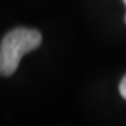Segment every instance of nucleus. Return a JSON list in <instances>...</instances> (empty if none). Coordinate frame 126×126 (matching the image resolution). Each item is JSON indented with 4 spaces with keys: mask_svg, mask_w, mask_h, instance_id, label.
I'll use <instances>...</instances> for the list:
<instances>
[{
    "mask_svg": "<svg viewBox=\"0 0 126 126\" xmlns=\"http://www.w3.org/2000/svg\"><path fill=\"white\" fill-rule=\"evenodd\" d=\"M119 93H121V95L126 99V76L122 79L121 84H119Z\"/></svg>",
    "mask_w": 126,
    "mask_h": 126,
    "instance_id": "2",
    "label": "nucleus"
},
{
    "mask_svg": "<svg viewBox=\"0 0 126 126\" xmlns=\"http://www.w3.org/2000/svg\"><path fill=\"white\" fill-rule=\"evenodd\" d=\"M42 35L31 28H14L7 32L0 44V74L11 76L25 53L41 45Z\"/></svg>",
    "mask_w": 126,
    "mask_h": 126,
    "instance_id": "1",
    "label": "nucleus"
},
{
    "mask_svg": "<svg viewBox=\"0 0 126 126\" xmlns=\"http://www.w3.org/2000/svg\"><path fill=\"white\" fill-rule=\"evenodd\" d=\"M123 1H125V4H126V0H123Z\"/></svg>",
    "mask_w": 126,
    "mask_h": 126,
    "instance_id": "3",
    "label": "nucleus"
},
{
    "mask_svg": "<svg viewBox=\"0 0 126 126\" xmlns=\"http://www.w3.org/2000/svg\"><path fill=\"white\" fill-rule=\"evenodd\" d=\"M125 21H126V16H125Z\"/></svg>",
    "mask_w": 126,
    "mask_h": 126,
    "instance_id": "4",
    "label": "nucleus"
}]
</instances>
